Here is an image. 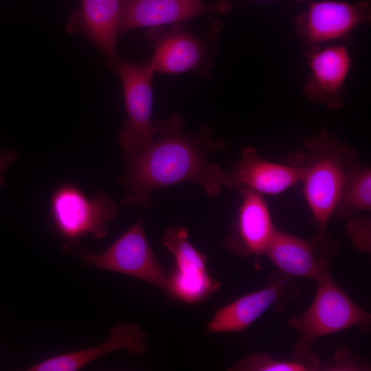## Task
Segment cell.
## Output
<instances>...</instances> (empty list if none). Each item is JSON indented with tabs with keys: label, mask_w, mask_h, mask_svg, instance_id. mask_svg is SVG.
<instances>
[{
	"label": "cell",
	"mask_w": 371,
	"mask_h": 371,
	"mask_svg": "<svg viewBox=\"0 0 371 371\" xmlns=\"http://www.w3.org/2000/svg\"><path fill=\"white\" fill-rule=\"evenodd\" d=\"M146 334L135 323L124 322L112 326L109 338L94 347L53 356L27 368V371H76L102 355L126 350L140 355L147 349Z\"/></svg>",
	"instance_id": "e0dca14e"
},
{
	"label": "cell",
	"mask_w": 371,
	"mask_h": 371,
	"mask_svg": "<svg viewBox=\"0 0 371 371\" xmlns=\"http://www.w3.org/2000/svg\"><path fill=\"white\" fill-rule=\"evenodd\" d=\"M223 27L217 20L212 21L203 35L185 30L181 22L151 27L147 38L155 52L148 64L155 73L192 71L210 78L218 54L216 39Z\"/></svg>",
	"instance_id": "277c9868"
},
{
	"label": "cell",
	"mask_w": 371,
	"mask_h": 371,
	"mask_svg": "<svg viewBox=\"0 0 371 371\" xmlns=\"http://www.w3.org/2000/svg\"><path fill=\"white\" fill-rule=\"evenodd\" d=\"M309 74L303 93L314 104L330 109L344 106V84L352 64L347 46L321 48L308 58Z\"/></svg>",
	"instance_id": "5bb4252c"
},
{
	"label": "cell",
	"mask_w": 371,
	"mask_h": 371,
	"mask_svg": "<svg viewBox=\"0 0 371 371\" xmlns=\"http://www.w3.org/2000/svg\"><path fill=\"white\" fill-rule=\"evenodd\" d=\"M118 36L140 27L180 23L207 12L228 13L229 0L205 4L201 0H122Z\"/></svg>",
	"instance_id": "7c38bea8"
},
{
	"label": "cell",
	"mask_w": 371,
	"mask_h": 371,
	"mask_svg": "<svg viewBox=\"0 0 371 371\" xmlns=\"http://www.w3.org/2000/svg\"><path fill=\"white\" fill-rule=\"evenodd\" d=\"M232 189L249 190L262 195H276L301 181L297 167L262 158L252 146L243 148L228 172Z\"/></svg>",
	"instance_id": "9a60e30c"
},
{
	"label": "cell",
	"mask_w": 371,
	"mask_h": 371,
	"mask_svg": "<svg viewBox=\"0 0 371 371\" xmlns=\"http://www.w3.org/2000/svg\"><path fill=\"white\" fill-rule=\"evenodd\" d=\"M155 123L159 137L122 158L126 172L118 181L127 190L122 207H150L153 192L183 182L196 184L210 198L218 197L223 188L232 189L228 172L210 160L211 153L225 148L226 142L214 138L208 125L187 133L178 114Z\"/></svg>",
	"instance_id": "6da1fadb"
},
{
	"label": "cell",
	"mask_w": 371,
	"mask_h": 371,
	"mask_svg": "<svg viewBox=\"0 0 371 371\" xmlns=\"http://www.w3.org/2000/svg\"><path fill=\"white\" fill-rule=\"evenodd\" d=\"M17 159V154L14 152L5 149L0 154V187L3 186L4 181L1 174L3 172L12 164Z\"/></svg>",
	"instance_id": "7402d4cb"
},
{
	"label": "cell",
	"mask_w": 371,
	"mask_h": 371,
	"mask_svg": "<svg viewBox=\"0 0 371 371\" xmlns=\"http://www.w3.org/2000/svg\"><path fill=\"white\" fill-rule=\"evenodd\" d=\"M339 244L327 232L304 239L276 229L265 255L284 274L317 282L330 276V261Z\"/></svg>",
	"instance_id": "9c48e42d"
},
{
	"label": "cell",
	"mask_w": 371,
	"mask_h": 371,
	"mask_svg": "<svg viewBox=\"0 0 371 371\" xmlns=\"http://www.w3.org/2000/svg\"><path fill=\"white\" fill-rule=\"evenodd\" d=\"M216 1H227V0H216ZM291 1H295V2H298V3H306L308 1L307 0H291Z\"/></svg>",
	"instance_id": "603a6c76"
},
{
	"label": "cell",
	"mask_w": 371,
	"mask_h": 371,
	"mask_svg": "<svg viewBox=\"0 0 371 371\" xmlns=\"http://www.w3.org/2000/svg\"><path fill=\"white\" fill-rule=\"evenodd\" d=\"M316 294L311 306L289 325L300 333L293 361L315 370L319 361L311 352L312 342L322 336L357 326L368 331L370 314L357 305L335 282L331 276L317 282Z\"/></svg>",
	"instance_id": "3957f363"
},
{
	"label": "cell",
	"mask_w": 371,
	"mask_h": 371,
	"mask_svg": "<svg viewBox=\"0 0 371 371\" xmlns=\"http://www.w3.org/2000/svg\"><path fill=\"white\" fill-rule=\"evenodd\" d=\"M161 243L175 261V267L168 274L173 299L196 304L220 289L219 281L207 273V256L189 242L187 229L180 226L168 228Z\"/></svg>",
	"instance_id": "30bf717a"
},
{
	"label": "cell",
	"mask_w": 371,
	"mask_h": 371,
	"mask_svg": "<svg viewBox=\"0 0 371 371\" xmlns=\"http://www.w3.org/2000/svg\"><path fill=\"white\" fill-rule=\"evenodd\" d=\"M371 210V169L359 160L350 168L333 217L350 220Z\"/></svg>",
	"instance_id": "ac0fdd59"
},
{
	"label": "cell",
	"mask_w": 371,
	"mask_h": 371,
	"mask_svg": "<svg viewBox=\"0 0 371 371\" xmlns=\"http://www.w3.org/2000/svg\"><path fill=\"white\" fill-rule=\"evenodd\" d=\"M302 146L291 152L286 162L300 169L311 219L318 233H326L347 173L359 160L358 152L324 129L305 139Z\"/></svg>",
	"instance_id": "7a4b0ae2"
},
{
	"label": "cell",
	"mask_w": 371,
	"mask_h": 371,
	"mask_svg": "<svg viewBox=\"0 0 371 371\" xmlns=\"http://www.w3.org/2000/svg\"><path fill=\"white\" fill-rule=\"evenodd\" d=\"M117 72L123 88L127 119L118 135V142L125 153L145 148L157 134L152 118V81L155 71L148 63L121 61Z\"/></svg>",
	"instance_id": "ba28073f"
},
{
	"label": "cell",
	"mask_w": 371,
	"mask_h": 371,
	"mask_svg": "<svg viewBox=\"0 0 371 371\" xmlns=\"http://www.w3.org/2000/svg\"><path fill=\"white\" fill-rule=\"evenodd\" d=\"M50 212L56 229L65 238L91 235L99 239L106 236L107 223L116 216L117 205L106 193L87 196L75 186L63 184L52 195Z\"/></svg>",
	"instance_id": "52a82bcc"
},
{
	"label": "cell",
	"mask_w": 371,
	"mask_h": 371,
	"mask_svg": "<svg viewBox=\"0 0 371 371\" xmlns=\"http://www.w3.org/2000/svg\"><path fill=\"white\" fill-rule=\"evenodd\" d=\"M229 370L235 371H306L304 365L297 362L278 361L265 353H256L238 361Z\"/></svg>",
	"instance_id": "d6986e66"
},
{
	"label": "cell",
	"mask_w": 371,
	"mask_h": 371,
	"mask_svg": "<svg viewBox=\"0 0 371 371\" xmlns=\"http://www.w3.org/2000/svg\"><path fill=\"white\" fill-rule=\"evenodd\" d=\"M291 278L280 271L274 272L265 288L218 310L207 323V330L216 333L243 331L270 307L284 310L300 293Z\"/></svg>",
	"instance_id": "8fae6325"
},
{
	"label": "cell",
	"mask_w": 371,
	"mask_h": 371,
	"mask_svg": "<svg viewBox=\"0 0 371 371\" xmlns=\"http://www.w3.org/2000/svg\"><path fill=\"white\" fill-rule=\"evenodd\" d=\"M122 0H81L67 24V30L80 32L102 52L108 65L117 71L120 60L116 38L122 12Z\"/></svg>",
	"instance_id": "2e32d148"
},
{
	"label": "cell",
	"mask_w": 371,
	"mask_h": 371,
	"mask_svg": "<svg viewBox=\"0 0 371 371\" xmlns=\"http://www.w3.org/2000/svg\"><path fill=\"white\" fill-rule=\"evenodd\" d=\"M348 232L353 246L361 251L370 249V218L363 217L348 220Z\"/></svg>",
	"instance_id": "ffe728a7"
},
{
	"label": "cell",
	"mask_w": 371,
	"mask_h": 371,
	"mask_svg": "<svg viewBox=\"0 0 371 371\" xmlns=\"http://www.w3.org/2000/svg\"><path fill=\"white\" fill-rule=\"evenodd\" d=\"M306 3L307 10L293 22L306 58L328 42L346 39L357 27L367 25L371 20L370 0L357 3L308 0Z\"/></svg>",
	"instance_id": "8992f818"
},
{
	"label": "cell",
	"mask_w": 371,
	"mask_h": 371,
	"mask_svg": "<svg viewBox=\"0 0 371 371\" xmlns=\"http://www.w3.org/2000/svg\"><path fill=\"white\" fill-rule=\"evenodd\" d=\"M239 192L242 200L236 219L223 245L240 258L258 259L265 254L276 229L263 195L245 190Z\"/></svg>",
	"instance_id": "4fadbf2b"
},
{
	"label": "cell",
	"mask_w": 371,
	"mask_h": 371,
	"mask_svg": "<svg viewBox=\"0 0 371 371\" xmlns=\"http://www.w3.org/2000/svg\"><path fill=\"white\" fill-rule=\"evenodd\" d=\"M368 365L354 357L346 349H340L337 351L336 355L330 366L328 365L325 370H363V368L368 369Z\"/></svg>",
	"instance_id": "44dd1931"
},
{
	"label": "cell",
	"mask_w": 371,
	"mask_h": 371,
	"mask_svg": "<svg viewBox=\"0 0 371 371\" xmlns=\"http://www.w3.org/2000/svg\"><path fill=\"white\" fill-rule=\"evenodd\" d=\"M80 258L91 267L138 278L172 298L169 275L159 264L150 245L141 215L104 251L95 254L80 251Z\"/></svg>",
	"instance_id": "5b68a950"
}]
</instances>
